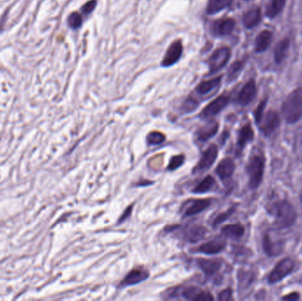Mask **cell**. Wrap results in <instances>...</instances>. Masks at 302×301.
Segmentation results:
<instances>
[{"label":"cell","instance_id":"6da1fadb","mask_svg":"<svg viewBox=\"0 0 302 301\" xmlns=\"http://www.w3.org/2000/svg\"><path fill=\"white\" fill-rule=\"evenodd\" d=\"M282 112L288 124H294L302 118V89H296L288 95L282 106Z\"/></svg>","mask_w":302,"mask_h":301},{"label":"cell","instance_id":"7a4b0ae2","mask_svg":"<svg viewBox=\"0 0 302 301\" xmlns=\"http://www.w3.org/2000/svg\"><path fill=\"white\" fill-rule=\"evenodd\" d=\"M270 213L275 215V227L284 229L292 225L297 218L293 206L286 201H278L271 207Z\"/></svg>","mask_w":302,"mask_h":301},{"label":"cell","instance_id":"3957f363","mask_svg":"<svg viewBox=\"0 0 302 301\" xmlns=\"http://www.w3.org/2000/svg\"><path fill=\"white\" fill-rule=\"evenodd\" d=\"M265 158L263 153H255L249 158L247 165L248 179H249V187L251 189L258 188L260 184L263 180V172H264Z\"/></svg>","mask_w":302,"mask_h":301},{"label":"cell","instance_id":"277c9868","mask_svg":"<svg viewBox=\"0 0 302 301\" xmlns=\"http://www.w3.org/2000/svg\"><path fill=\"white\" fill-rule=\"evenodd\" d=\"M168 295L170 298L183 297L187 300L208 301L214 299V297L208 291L193 286L177 287L171 290Z\"/></svg>","mask_w":302,"mask_h":301},{"label":"cell","instance_id":"5b68a950","mask_svg":"<svg viewBox=\"0 0 302 301\" xmlns=\"http://www.w3.org/2000/svg\"><path fill=\"white\" fill-rule=\"evenodd\" d=\"M231 50L228 47H220L216 49L208 60L209 74H214L223 69L230 60Z\"/></svg>","mask_w":302,"mask_h":301},{"label":"cell","instance_id":"8992f818","mask_svg":"<svg viewBox=\"0 0 302 301\" xmlns=\"http://www.w3.org/2000/svg\"><path fill=\"white\" fill-rule=\"evenodd\" d=\"M295 263L291 259L285 258L277 263L275 269L270 272L269 276V282L270 283H276L280 282L290 275L294 269Z\"/></svg>","mask_w":302,"mask_h":301},{"label":"cell","instance_id":"52a82bcc","mask_svg":"<svg viewBox=\"0 0 302 301\" xmlns=\"http://www.w3.org/2000/svg\"><path fill=\"white\" fill-rule=\"evenodd\" d=\"M217 156H218V148L214 144L210 145L201 156L200 161L193 170V173L197 174L199 172H205L206 170L210 168L216 162Z\"/></svg>","mask_w":302,"mask_h":301},{"label":"cell","instance_id":"ba28073f","mask_svg":"<svg viewBox=\"0 0 302 301\" xmlns=\"http://www.w3.org/2000/svg\"><path fill=\"white\" fill-rule=\"evenodd\" d=\"M230 97L227 95H222L220 97H216L215 100L209 103L201 112V118L204 119L212 118L214 116L218 114L219 112L223 111L226 107L227 104H229Z\"/></svg>","mask_w":302,"mask_h":301},{"label":"cell","instance_id":"9c48e42d","mask_svg":"<svg viewBox=\"0 0 302 301\" xmlns=\"http://www.w3.org/2000/svg\"><path fill=\"white\" fill-rule=\"evenodd\" d=\"M183 53V44L180 40H177L170 45L166 51L165 57L163 58L161 65L164 67H169L176 64Z\"/></svg>","mask_w":302,"mask_h":301},{"label":"cell","instance_id":"30bf717a","mask_svg":"<svg viewBox=\"0 0 302 301\" xmlns=\"http://www.w3.org/2000/svg\"><path fill=\"white\" fill-rule=\"evenodd\" d=\"M235 28V21L232 18L216 20L210 26V31L213 36H225L233 33Z\"/></svg>","mask_w":302,"mask_h":301},{"label":"cell","instance_id":"8fae6325","mask_svg":"<svg viewBox=\"0 0 302 301\" xmlns=\"http://www.w3.org/2000/svg\"><path fill=\"white\" fill-rule=\"evenodd\" d=\"M225 247H226L225 240L220 239V238H216L214 240H209L204 244L201 245L196 249V252L205 254V255H216V254H219L220 252L223 251Z\"/></svg>","mask_w":302,"mask_h":301},{"label":"cell","instance_id":"7c38bea8","mask_svg":"<svg viewBox=\"0 0 302 301\" xmlns=\"http://www.w3.org/2000/svg\"><path fill=\"white\" fill-rule=\"evenodd\" d=\"M261 123H262L261 129L263 131V133L268 136L276 131L279 126L280 119L276 111H270L267 113L265 118H262Z\"/></svg>","mask_w":302,"mask_h":301},{"label":"cell","instance_id":"4fadbf2b","mask_svg":"<svg viewBox=\"0 0 302 301\" xmlns=\"http://www.w3.org/2000/svg\"><path fill=\"white\" fill-rule=\"evenodd\" d=\"M149 277V273L146 269H134L131 270L120 283V287L132 286L141 283Z\"/></svg>","mask_w":302,"mask_h":301},{"label":"cell","instance_id":"5bb4252c","mask_svg":"<svg viewBox=\"0 0 302 301\" xmlns=\"http://www.w3.org/2000/svg\"><path fill=\"white\" fill-rule=\"evenodd\" d=\"M256 96V82L254 80H251L248 83H246L245 86L242 88V90H241V92L239 94L238 102L241 105H248V104L251 103L252 101L255 99Z\"/></svg>","mask_w":302,"mask_h":301},{"label":"cell","instance_id":"9a60e30c","mask_svg":"<svg viewBox=\"0 0 302 301\" xmlns=\"http://www.w3.org/2000/svg\"><path fill=\"white\" fill-rule=\"evenodd\" d=\"M197 264L207 276L215 275L222 267V262L218 259H199Z\"/></svg>","mask_w":302,"mask_h":301},{"label":"cell","instance_id":"2e32d148","mask_svg":"<svg viewBox=\"0 0 302 301\" xmlns=\"http://www.w3.org/2000/svg\"><path fill=\"white\" fill-rule=\"evenodd\" d=\"M235 171V163L232 158H223L216 169V175L222 180L230 179Z\"/></svg>","mask_w":302,"mask_h":301},{"label":"cell","instance_id":"e0dca14e","mask_svg":"<svg viewBox=\"0 0 302 301\" xmlns=\"http://www.w3.org/2000/svg\"><path fill=\"white\" fill-rule=\"evenodd\" d=\"M220 83H221V77H216V78L209 80V81H203L198 84L195 90L198 95L204 97V96L210 95L218 90Z\"/></svg>","mask_w":302,"mask_h":301},{"label":"cell","instance_id":"ac0fdd59","mask_svg":"<svg viewBox=\"0 0 302 301\" xmlns=\"http://www.w3.org/2000/svg\"><path fill=\"white\" fill-rule=\"evenodd\" d=\"M206 233H207V230L203 226L194 224L187 227L186 231L184 232V238L187 242L195 243L199 240H202L205 236Z\"/></svg>","mask_w":302,"mask_h":301},{"label":"cell","instance_id":"d6986e66","mask_svg":"<svg viewBox=\"0 0 302 301\" xmlns=\"http://www.w3.org/2000/svg\"><path fill=\"white\" fill-rule=\"evenodd\" d=\"M210 205H211V200H209V199L194 200L185 210L184 216L197 215L199 213L204 211L206 208H209Z\"/></svg>","mask_w":302,"mask_h":301},{"label":"cell","instance_id":"ffe728a7","mask_svg":"<svg viewBox=\"0 0 302 301\" xmlns=\"http://www.w3.org/2000/svg\"><path fill=\"white\" fill-rule=\"evenodd\" d=\"M217 130H218L217 123L216 121H210L207 125L198 130L196 132V138L199 141L205 142L217 133Z\"/></svg>","mask_w":302,"mask_h":301},{"label":"cell","instance_id":"44dd1931","mask_svg":"<svg viewBox=\"0 0 302 301\" xmlns=\"http://www.w3.org/2000/svg\"><path fill=\"white\" fill-rule=\"evenodd\" d=\"M262 19V12L259 8H253L245 13L243 23L247 29H252L259 24Z\"/></svg>","mask_w":302,"mask_h":301},{"label":"cell","instance_id":"7402d4cb","mask_svg":"<svg viewBox=\"0 0 302 301\" xmlns=\"http://www.w3.org/2000/svg\"><path fill=\"white\" fill-rule=\"evenodd\" d=\"M273 39V34L270 30H263L257 36L255 43L256 52H263L270 47Z\"/></svg>","mask_w":302,"mask_h":301},{"label":"cell","instance_id":"603a6c76","mask_svg":"<svg viewBox=\"0 0 302 301\" xmlns=\"http://www.w3.org/2000/svg\"><path fill=\"white\" fill-rule=\"evenodd\" d=\"M263 249L269 256H277L282 252V243L271 240L270 235H265L263 241Z\"/></svg>","mask_w":302,"mask_h":301},{"label":"cell","instance_id":"cb8c5ba5","mask_svg":"<svg viewBox=\"0 0 302 301\" xmlns=\"http://www.w3.org/2000/svg\"><path fill=\"white\" fill-rule=\"evenodd\" d=\"M222 233L227 238H230L233 240H239L244 235L245 229L244 227L240 223L227 224L222 228Z\"/></svg>","mask_w":302,"mask_h":301},{"label":"cell","instance_id":"d4e9b609","mask_svg":"<svg viewBox=\"0 0 302 301\" xmlns=\"http://www.w3.org/2000/svg\"><path fill=\"white\" fill-rule=\"evenodd\" d=\"M254 139V131L251 126L247 125L241 128L238 137V147L243 149L247 144L249 143Z\"/></svg>","mask_w":302,"mask_h":301},{"label":"cell","instance_id":"484cf974","mask_svg":"<svg viewBox=\"0 0 302 301\" xmlns=\"http://www.w3.org/2000/svg\"><path fill=\"white\" fill-rule=\"evenodd\" d=\"M234 0H209L207 7V13L209 15H215L229 8L233 4Z\"/></svg>","mask_w":302,"mask_h":301},{"label":"cell","instance_id":"4316f807","mask_svg":"<svg viewBox=\"0 0 302 301\" xmlns=\"http://www.w3.org/2000/svg\"><path fill=\"white\" fill-rule=\"evenodd\" d=\"M289 47H290V41L287 38L281 40L280 42H278L274 51L275 61L277 63H281L284 60V57H286Z\"/></svg>","mask_w":302,"mask_h":301},{"label":"cell","instance_id":"83f0119b","mask_svg":"<svg viewBox=\"0 0 302 301\" xmlns=\"http://www.w3.org/2000/svg\"><path fill=\"white\" fill-rule=\"evenodd\" d=\"M285 3H286V0H270V4L267 6V16L269 18L276 17L284 9Z\"/></svg>","mask_w":302,"mask_h":301},{"label":"cell","instance_id":"f1b7e54d","mask_svg":"<svg viewBox=\"0 0 302 301\" xmlns=\"http://www.w3.org/2000/svg\"><path fill=\"white\" fill-rule=\"evenodd\" d=\"M216 185V181L212 176H207L194 187L193 193L194 194H205L207 192L212 189L214 186Z\"/></svg>","mask_w":302,"mask_h":301},{"label":"cell","instance_id":"f546056e","mask_svg":"<svg viewBox=\"0 0 302 301\" xmlns=\"http://www.w3.org/2000/svg\"><path fill=\"white\" fill-rule=\"evenodd\" d=\"M243 66H244V63H243V62H234V64L231 65L229 71H228L227 81H228L229 83H232V82H234V81L237 79L238 76L241 74V71H242V69H243Z\"/></svg>","mask_w":302,"mask_h":301},{"label":"cell","instance_id":"4dcf8cb0","mask_svg":"<svg viewBox=\"0 0 302 301\" xmlns=\"http://www.w3.org/2000/svg\"><path fill=\"white\" fill-rule=\"evenodd\" d=\"M166 140V135L160 132H150L147 135V143L149 146H155V145H160Z\"/></svg>","mask_w":302,"mask_h":301},{"label":"cell","instance_id":"1f68e13d","mask_svg":"<svg viewBox=\"0 0 302 301\" xmlns=\"http://www.w3.org/2000/svg\"><path fill=\"white\" fill-rule=\"evenodd\" d=\"M199 106V102L195 100L193 97H188L186 100L184 101L183 104L181 105V110L184 113H190L195 111Z\"/></svg>","mask_w":302,"mask_h":301},{"label":"cell","instance_id":"d6a6232c","mask_svg":"<svg viewBox=\"0 0 302 301\" xmlns=\"http://www.w3.org/2000/svg\"><path fill=\"white\" fill-rule=\"evenodd\" d=\"M67 22H68V26L71 29H79L80 27L83 25V17L80 14L74 12V13H72L71 15H69Z\"/></svg>","mask_w":302,"mask_h":301},{"label":"cell","instance_id":"836d02e7","mask_svg":"<svg viewBox=\"0 0 302 301\" xmlns=\"http://www.w3.org/2000/svg\"><path fill=\"white\" fill-rule=\"evenodd\" d=\"M185 162V157L183 155H179L173 157L171 161H170L169 165H168V170L170 171H174L176 169L180 168L181 165H183Z\"/></svg>","mask_w":302,"mask_h":301},{"label":"cell","instance_id":"e575fe53","mask_svg":"<svg viewBox=\"0 0 302 301\" xmlns=\"http://www.w3.org/2000/svg\"><path fill=\"white\" fill-rule=\"evenodd\" d=\"M294 152L298 159L302 160V131L295 137Z\"/></svg>","mask_w":302,"mask_h":301},{"label":"cell","instance_id":"d590c367","mask_svg":"<svg viewBox=\"0 0 302 301\" xmlns=\"http://www.w3.org/2000/svg\"><path fill=\"white\" fill-rule=\"evenodd\" d=\"M96 7H97V1L96 0H90L89 2H87L86 4L83 5L82 11L85 15H90V13H92L95 10Z\"/></svg>","mask_w":302,"mask_h":301},{"label":"cell","instance_id":"8d00e7d4","mask_svg":"<svg viewBox=\"0 0 302 301\" xmlns=\"http://www.w3.org/2000/svg\"><path fill=\"white\" fill-rule=\"evenodd\" d=\"M234 212V209H230V210H228V211L225 212V213H223V214H221V215H218V216H216V218L214 220V222H213V226H217L218 224H220L221 222H224L225 220L229 218L230 217L231 214Z\"/></svg>","mask_w":302,"mask_h":301},{"label":"cell","instance_id":"74e56055","mask_svg":"<svg viewBox=\"0 0 302 301\" xmlns=\"http://www.w3.org/2000/svg\"><path fill=\"white\" fill-rule=\"evenodd\" d=\"M266 105V101L264 100L259 104L258 108L256 109V112H255V117H256V123L259 124L262 120V118H263V111H264V108Z\"/></svg>","mask_w":302,"mask_h":301},{"label":"cell","instance_id":"f35d334b","mask_svg":"<svg viewBox=\"0 0 302 301\" xmlns=\"http://www.w3.org/2000/svg\"><path fill=\"white\" fill-rule=\"evenodd\" d=\"M218 299L221 301H227L232 299V290L228 288V289L222 290L218 295Z\"/></svg>","mask_w":302,"mask_h":301},{"label":"cell","instance_id":"ab89813d","mask_svg":"<svg viewBox=\"0 0 302 301\" xmlns=\"http://www.w3.org/2000/svg\"><path fill=\"white\" fill-rule=\"evenodd\" d=\"M133 205H131L130 207H128V208H126V210H125V212L123 213L122 215L120 216V218H119V223H121L123 221H125V220H126V219L129 217L130 215H131V213H132V211H133Z\"/></svg>","mask_w":302,"mask_h":301},{"label":"cell","instance_id":"60d3db41","mask_svg":"<svg viewBox=\"0 0 302 301\" xmlns=\"http://www.w3.org/2000/svg\"><path fill=\"white\" fill-rule=\"evenodd\" d=\"M298 298H299V294L298 292H293L283 297L284 300H297Z\"/></svg>","mask_w":302,"mask_h":301},{"label":"cell","instance_id":"b9f144b4","mask_svg":"<svg viewBox=\"0 0 302 301\" xmlns=\"http://www.w3.org/2000/svg\"><path fill=\"white\" fill-rule=\"evenodd\" d=\"M300 202H301V205H302V193H301V194H300Z\"/></svg>","mask_w":302,"mask_h":301}]
</instances>
